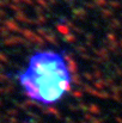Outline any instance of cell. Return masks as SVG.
I'll list each match as a JSON object with an SVG mask.
<instances>
[{"label": "cell", "mask_w": 122, "mask_h": 123, "mask_svg": "<svg viewBox=\"0 0 122 123\" xmlns=\"http://www.w3.org/2000/svg\"><path fill=\"white\" fill-rule=\"evenodd\" d=\"M16 80L26 99L51 108L71 92L73 74L64 50L42 49L29 56L25 67L16 74Z\"/></svg>", "instance_id": "obj_1"}]
</instances>
